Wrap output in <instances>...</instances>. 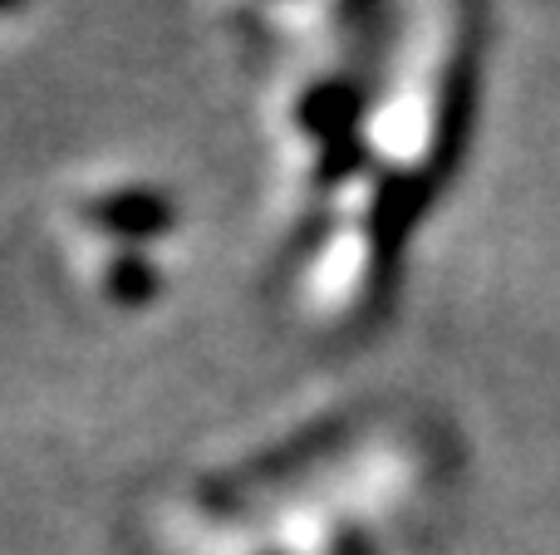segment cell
<instances>
[{
  "mask_svg": "<svg viewBox=\"0 0 560 555\" xmlns=\"http://www.w3.org/2000/svg\"><path fill=\"white\" fill-rule=\"evenodd\" d=\"M477 84H482V69H477V25L463 20L457 49L447 55V69H443V79H438L433 133H428L423 177L433 187H443L447 177L463 167V153H467L472 128H477Z\"/></svg>",
  "mask_w": 560,
  "mask_h": 555,
  "instance_id": "obj_2",
  "label": "cell"
},
{
  "mask_svg": "<svg viewBox=\"0 0 560 555\" xmlns=\"http://www.w3.org/2000/svg\"><path fill=\"white\" fill-rule=\"evenodd\" d=\"M20 5H25V0H0V10H20Z\"/></svg>",
  "mask_w": 560,
  "mask_h": 555,
  "instance_id": "obj_8",
  "label": "cell"
},
{
  "mask_svg": "<svg viewBox=\"0 0 560 555\" xmlns=\"http://www.w3.org/2000/svg\"><path fill=\"white\" fill-rule=\"evenodd\" d=\"M104 291H108V300L138 310V305H148L158 291H163V271H158L143 251H128L124 246V251L108 261V271H104Z\"/></svg>",
  "mask_w": 560,
  "mask_h": 555,
  "instance_id": "obj_5",
  "label": "cell"
},
{
  "mask_svg": "<svg viewBox=\"0 0 560 555\" xmlns=\"http://www.w3.org/2000/svg\"><path fill=\"white\" fill-rule=\"evenodd\" d=\"M438 197V187L423 177V167H398L384 173L374 187V202L364 216V241H369V310H384L398 291V261L404 246L413 236L418 216L428 212V202Z\"/></svg>",
  "mask_w": 560,
  "mask_h": 555,
  "instance_id": "obj_1",
  "label": "cell"
},
{
  "mask_svg": "<svg viewBox=\"0 0 560 555\" xmlns=\"http://www.w3.org/2000/svg\"><path fill=\"white\" fill-rule=\"evenodd\" d=\"M364 104H369V88L359 84V79H325V84H315L300 98L295 123H300V133H310L325 147V143H339V138L359 133Z\"/></svg>",
  "mask_w": 560,
  "mask_h": 555,
  "instance_id": "obj_4",
  "label": "cell"
},
{
  "mask_svg": "<svg viewBox=\"0 0 560 555\" xmlns=\"http://www.w3.org/2000/svg\"><path fill=\"white\" fill-rule=\"evenodd\" d=\"M378 5H384V0H335V20L339 25H354V35H359V25H364Z\"/></svg>",
  "mask_w": 560,
  "mask_h": 555,
  "instance_id": "obj_7",
  "label": "cell"
},
{
  "mask_svg": "<svg viewBox=\"0 0 560 555\" xmlns=\"http://www.w3.org/2000/svg\"><path fill=\"white\" fill-rule=\"evenodd\" d=\"M374 153H369V138L364 133H349L339 143H325L315 157V182L319 187H339V182H354L359 173H369Z\"/></svg>",
  "mask_w": 560,
  "mask_h": 555,
  "instance_id": "obj_6",
  "label": "cell"
},
{
  "mask_svg": "<svg viewBox=\"0 0 560 555\" xmlns=\"http://www.w3.org/2000/svg\"><path fill=\"white\" fill-rule=\"evenodd\" d=\"M84 216L98 236H114L128 251H138L143 241H158V236L173 232L177 202L167 192H158V187H114V192L94 197L84 206Z\"/></svg>",
  "mask_w": 560,
  "mask_h": 555,
  "instance_id": "obj_3",
  "label": "cell"
}]
</instances>
